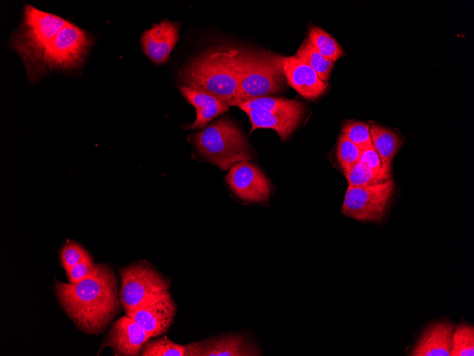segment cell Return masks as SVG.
Masks as SVG:
<instances>
[{"instance_id": "obj_25", "label": "cell", "mask_w": 474, "mask_h": 356, "mask_svg": "<svg viewBox=\"0 0 474 356\" xmlns=\"http://www.w3.org/2000/svg\"><path fill=\"white\" fill-rule=\"evenodd\" d=\"M360 149L341 133L336 146V157L343 172H346L358 162Z\"/></svg>"}, {"instance_id": "obj_3", "label": "cell", "mask_w": 474, "mask_h": 356, "mask_svg": "<svg viewBox=\"0 0 474 356\" xmlns=\"http://www.w3.org/2000/svg\"><path fill=\"white\" fill-rule=\"evenodd\" d=\"M237 52L219 47L199 54L180 72L181 81L230 107L238 90Z\"/></svg>"}, {"instance_id": "obj_1", "label": "cell", "mask_w": 474, "mask_h": 356, "mask_svg": "<svg viewBox=\"0 0 474 356\" xmlns=\"http://www.w3.org/2000/svg\"><path fill=\"white\" fill-rule=\"evenodd\" d=\"M55 291L67 315L87 334L104 332L121 309L117 278L104 264H99L92 275L78 282L57 280Z\"/></svg>"}, {"instance_id": "obj_18", "label": "cell", "mask_w": 474, "mask_h": 356, "mask_svg": "<svg viewBox=\"0 0 474 356\" xmlns=\"http://www.w3.org/2000/svg\"><path fill=\"white\" fill-rule=\"evenodd\" d=\"M372 144L380 156L382 167L391 168V162L402 146V140L393 131L378 126H370Z\"/></svg>"}, {"instance_id": "obj_9", "label": "cell", "mask_w": 474, "mask_h": 356, "mask_svg": "<svg viewBox=\"0 0 474 356\" xmlns=\"http://www.w3.org/2000/svg\"><path fill=\"white\" fill-rule=\"evenodd\" d=\"M176 305L169 289L154 292L145 298L130 315L152 337L165 333L172 325Z\"/></svg>"}, {"instance_id": "obj_20", "label": "cell", "mask_w": 474, "mask_h": 356, "mask_svg": "<svg viewBox=\"0 0 474 356\" xmlns=\"http://www.w3.org/2000/svg\"><path fill=\"white\" fill-rule=\"evenodd\" d=\"M294 57L311 67L321 80L328 82L334 62L320 54L307 37L302 41Z\"/></svg>"}, {"instance_id": "obj_24", "label": "cell", "mask_w": 474, "mask_h": 356, "mask_svg": "<svg viewBox=\"0 0 474 356\" xmlns=\"http://www.w3.org/2000/svg\"><path fill=\"white\" fill-rule=\"evenodd\" d=\"M451 355H474V328L472 325L461 324L454 330Z\"/></svg>"}, {"instance_id": "obj_21", "label": "cell", "mask_w": 474, "mask_h": 356, "mask_svg": "<svg viewBox=\"0 0 474 356\" xmlns=\"http://www.w3.org/2000/svg\"><path fill=\"white\" fill-rule=\"evenodd\" d=\"M351 187H363L387 180L391 177V168L382 167L379 171H374L358 161L343 173Z\"/></svg>"}, {"instance_id": "obj_2", "label": "cell", "mask_w": 474, "mask_h": 356, "mask_svg": "<svg viewBox=\"0 0 474 356\" xmlns=\"http://www.w3.org/2000/svg\"><path fill=\"white\" fill-rule=\"evenodd\" d=\"M65 18L25 4L20 25L14 31L8 46L21 59L29 80L38 82L48 72L44 54L50 42L67 24Z\"/></svg>"}, {"instance_id": "obj_7", "label": "cell", "mask_w": 474, "mask_h": 356, "mask_svg": "<svg viewBox=\"0 0 474 356\" xmlns=\"http://www.w3.org/2000/svg\"><path fill=\"white\" fill-rule=\"evenodd\" d=\"M118 273L121 281L119 299L128 315L150 294L170 288V281L147 261L121 267Z\"/></svg>"}, {"instance_id": "obj_13", "label": "cell", "mask_w": 474, "mask_h": 356, "mask_svg": "<svg viewBox=\"0 0 474 356\" xmlns=\"http://www.w3.org/2000/svg\"><path fill=\"white\" fill-rule=\"evenodd\" d=\"M180 23L165 19L153 24L140 36L144 54L155 65L166 62L179 38Z\"/></svg>"}, {"instance_id": "obj_16", "label": "cell", "mask_w": 474, "mask_h": 356, "mask_svg": "<svg viewBox=\"0 0 474 356\" xmlns=\"http://www.w3.org/2000/svg\"><path fill=\"white\" fill-rule=\"evenodd\" d=\"M178 87L185 99L196 109V119L187 129L205 128L211 121L229 109L228 105L204 92L184 84Z\"/></svg>"}, {"instance_id": "obj_26", "label": "cell", "mask_w": 474, "mask_h": 356, "mask_svg": "<svg viewBox=\"0 0 474 356\" xmlns=\"http://www.w3.org/2000/svg\"><path fill=\"white\" fill-rule=\"evenodd\" d=\"M370 128L367 123L348 122L341 128V133L361 150L373 146Z\"/></svg>"}, {"instance_id": "obj_29", "label": "cell", "mask_w": 474, "mask_h": 356, "mask_svg": "<svg viewBox=\"0 0 474 356\" xmlns=\"http://www.w3.org/2000/svg\"><path fill=\"white\" fill-rule=\"evenodd\" d=\"M358 161L374 171H379L382 168L380 156L373 146L360 150Z\"/></svg>"}, {"instance_id": "obj_10", "label": "cell", "mask_w": 474, "mask_h": 356, "mask_svg": "<svg viewBox=\"0 0 474 356\" xmlns=\"http://www.w3.org/2000/svg\"><path fill=\"white\" fill-rule=\"evenodd\" d=\"M232 192L247 203H263L270 195L271 183L256 165L248 161L232 166L225 177Z\"/></svg>"}, {"instance_id": "obj_27", "label": "cell", "mask_w": 474, "mask_h": 356, "mask_svg": "<svg viewBox=\"0 0 474 356\" xmlns=\"http://www.w3.org/2000/svg\"><path fill=\"white\" fill-rule=\"evenodd\" d=\"M89 257L84 248L75 242H68L60 251L61 264L65 270Z\"/></svg>"}, {"instance_id": "obj_4", "label": "cell", "mask_w": 474, "mask_h": 356, "mask_svg": "<svg viewBox=\"0 0 474 356\" xmlns=\"http://www.w3.org/2000/svg\"><path fill=\"white\" fill-rule=\"evenodd\" d=\"M282 58L268 52L238 50V90L230 106L282 90L286 80Z\"/></svg>"}, {"instance_id": "obj_19", "label": "cell", "mask_w": 474, "mask_h": 356, "mask_svg": "<svg viewBox=\"0 0 474 356\" xmlns=\"http://www.w3.org/2000/svg\"><path fill=\"white\" fill-rule=\"evenodd\" d=\"M245 112L251 109H262L269 112H304L302 104L293 99L265 96L236 104Z\"/></svg>"}, {"instance_id": "obj_22", "label": "cell", "mask_w": 474, "mask_h": 356, "mask_svg": "<svg viewBox=\"0 0 474 356\" xmlns=\"http://www.w3.org/2000/svg\"><path fill=\"white\" fill-rule=\"evenodd\" d=\"M307 38L313 47L320 54L334 63L345 54L337 41L319 27L312 26L310 28Z\"/></svg>"}, {"instance_id": "obj_6", "label": "cell", "mask_w": 474, "mask_h": 356, "mask_svg": "<svg viewBox=\"0 0 474 356\" xmlns=\"http://www.w3.org/2000/svg\"><path fill=\"white\" fill-rule=\"evenodd\" d=\"M94 38L85 30L68 22L53 38L44 54L48 71H73L79 69L94 43Z\"/></svg>"}, {"instance_id": "obj_14", "label": "cell", "mask_w": 474, "mask_h": 356, "mask_svg": "<svg viewBox=\"0 0 474 356\" xmlns=\"http://www.w3.org/2000/svg\"><path fill=\"white\" fill-rule=\"evenodd\" d=\"M282 68L287 83L306 99H316L328 88L327 82L321 80L311 67L294 56L283 57Z\"/></svg>"}, {"instance_id": "obj_15", "label": "cell", "mask_w": 474, "mask_h": 356, "mask_svg": "<svg viewBox=\"0 0 474 356\" xmlns=\"http://www.w3.org/2000/svg\"><path fill=\"white\" fill-rule=\"evenodd\" d=\"M455 326L448 321L429 325L422 333L409 355L451 356Z\"/></svg>"}, {"instance_id": "obj_11", "label": "cell", "mask_w": 474, "mask_h": 356, "mask_svg": "<svg viewBox=\"0 0 474 356\" xmlns=\"http://www.w3.org/2000/svg\"><path fill=\"white\" fill-rule=\"evenodd\" d=\"M150 338L130 315H126L113 323L99 351L109 347L115 355L137 356Z\"/></svg>"}, {"instance_id": "obj_8", "label": "cell", "mask_w": 474, "mask_h": 356, "mask_svg": "<svg viewBox=\"0 0 474 356\" xmlns=\"http://www.w3.org/2000/svg\"><path fill=\"white\" fill-rule=\"evenodd\" d=\"M394 190L391 178L370 185L348 186L341 213L358 221H382Z\"/></svg>"}, {"instance_id": "obj_12", "label": "cell", "mask_w": 474, "mask_h": 356, "mask_svg": "<svg viewBox=\"0 0 474 356\" xmlns=\"http://www.w3.org/2000/svg\"><path fill=\"white\" fill-rule=\"evenodd\" d=\"M188 356H255L259 348L243 334H228L192 342Z\"/></svg>"}, {"instance_id": "obj_5", "label": "cell", "mask_w": 474, "mask_h": 356, "mask_svg": "<svg viewBox=\"0 0 474 356\" xmlns=\"http://www.w3.org/2000/svg\"><path fill=\"white\" fill-rule=\"evenodd\" d=\"M198 153L223 171L234 164L253 159L248 139L231 119L223 117L193 136Z\"/></svg>"}, {"instance_id": "obj_23", "label": "cell", "mask_w": 474, "mask_h": 356, "mask_svg": "<svg viewBox=\"0 0 474 356\" xmlns=\"http://www.w3.org/2000/svg\"><path fill=\"white\" fill-rule=\"evenodd\" d=\"M142 356H188V345H180L167 338L147 341L144 345Z\"/></svg>"}, {"instance_id": "obj_17", "label": "cell", "mask_w": 474, "mask_h": 356, "mask_svg": "<svg viewBox=\"0 0 474 356\" xmlns=\"http://www.w3.org/2000/svg\"><path fill=\"white\" fill-rule=\"evenodd\" d=\"M246 112L252 125L250 132L257 129H271L275 130L283 141L297 127L304 113L275 112L257 109Z\"/></svg>"}, {"instance_id": "obj_28", "label": "cell", "mask_w": 474, "mask_h": 356, "mask_svg": "<svg viewBox=\"0 0 474 356\" xmlns=\"http://www.w3.org/2000/svg\"><path fill=\"white\" fill-rule=\"evenodd\" d=\"M99 264H94L90 257L84 259L65 270L69 282L75 283L92 275L98 269Z\"/></svg>"}]
</instances>
